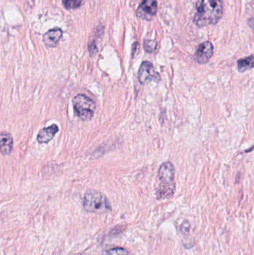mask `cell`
Listing matches in <instances>:
<instances>
[{"label": "cell", "instance_id": "1", "mask_svg": "<svg viewBox=\"0 0 254 255\" xmlns=\"http://www.w3.org/2000/svg\"><path fill=\"white\" fill-rule=\"evenodd\" d=\"M223 15V2L222 0H202L197 6L194 16V23L198 27L214 25Z\"/></svg>", "mask_w": 254, "mask_h": 255}, {"label": "cell", "instance_id": "2", "mask_svg": "<svg viewBox=\"0 0 254 255\" xmlns=\"http://www.w3.org/2000/svg\"><path fill=\"white\" fill-rule=\"evenodd\" d=\"M174 166L170 162L163 163L158 170L157 197L160 200L171 197L175 191Z\"/></svg>", "mask_w": 254, "mask_h": 255}, {"label": "cell", "instance_id": "3", "mask_svg": "<svg viewBox=\"0 0 254 255\" xmlns=\"http://www.w3.org/2000/svg\"><path fill=\"white\" fill-rule=\"evenodd\" d=\"M83 206L85 211L95 214H104L111 210L107 198L95 190H89L84 197Z\"/></svg>", "mask_w": 254, "mask_h": 255}, {"label": "cell", "instance_id": "4", "mask_svg": "<svg viewBox=\"0 0 254 255\" xmlns=\"http://www.w3.org/2000/svg\"><path fill=\"white\" fill-rule=\"evenodd\" d=\"M73 108L76 115L82 121H90L94 116L95 104L89 97L84 94L76 96L73 100Z\"/></svg>", "mask_w": 254, "mask_h": 255}, {"label": "cell", "instance_id": "5", "mask_svg": "<svg viewBox=\"0 0 254 255\" xmlns=\"http://www.w3.org/2000/svg\"><path fill=\"white\" fill-rule=\"evenodd\" d=\"M158 10L157 0H143L137 10V16L144 20H152Z\"/></svg>", "mask_w": 254, "mask_h": 255}, {"label": "cell", "instance_id": "6", "mask_svg": "<svg viewBox=\"0 0 254 255\" xmlns=\"http://www.w3.org/2000/svg\"><path fill=\"white\" fill-rule=\"evenodd\" d=\"M156 78L157 79H160V76L155 71L153 64L149 61H143L138 72V79L140 83L144 85Z\"/></svg>", "mask_w": 254, "mask_h": 255}, {"label": "cell", "instance_id": "7", "mask_svg": "<svg viewBox=\"0 0 254 255\" xmlns=\"http://www.w3.org/2000/svg\"><path fill=\"white\" fill-rule=\"evenodd\" d=\"M213 54V46L210 42L201 43L197 49L195 59L199 64H206L210 61Z\"/></svg>", "mask_w": 254, "mask_h": 255}, {"label": "cell", "instance_id": "8", "mask_svg": "<svg viewBox=\"0 0 254 255\" xmlns=\"http://www.w3.org/2000/svg\"><path fill=\"white\" fill-rule=\"evenodd\" d=\"M62 34L63 31L61 28H53L44 34L43 37V43L47 47H55L61 40Z\"/></svg>", "mask_w": 254, "mask_h": 255}, {"label": "cell", "instance_id": "9", "mask_svg": "<svg viewBox=\"0 0 254 255\" xmlns=\"http://www.w3.org/2000/svg\"><path fill=\"white\" fill-rule=\"evenodd\" d=\"M58 130L59 128H58V126L55 125V124L51 127L42 129L37 135V141L40 143H47L53 139Z\"/></svg>", "mask_w": 254, "mask_h": 255}, {"label": "cell", "instance_id": "10", "mask_svg": "<svg viewBox=\"0 0 254 255\" xmlns=\"http://www.w3.org/2000/svg\"><path fill=\"white\" fill-rule=\"evenodd\" d=\"M13 138L10 133H0V153L4 155L10 154L13 148Z\"/></svg>", "mask_w": 254, "mask_h": 255}, {"label": "cell", "instance_id": "11", "mask_svg": "<svg viewBox=\"0 0 254 255\" xmlns=\"http://www.w3.org/2000/svg\"><path fill=\"white\" fill-rule=\"evenodd\" d=\"M254 65V55L246 57L245 58H242L238 61L237 63V67L240 73H244L249 70H252Z\"/></svg>", "mask_w": 254, "mask_h": 255}, {"label": "cell", "instance_id": "12", "mask_svg": "<svg viewBox=\"0 0 254 255\" xmlns=\"http://www.w3.org/2000/svg\"><path fill=\"white\" fill-rule=\"evenodd\" d=\"M85 2V0H62L63 4L68 10L80 7Z\"/></svg>", "mask_w": 254, "mask_h": 255}, {"label": "cell", "instance_id": "13", "mask_svg": "<svg viewBox=\"0 0 254 255\" xmlns=\"http://www.w3.org/2000/svg\"><path fill=\"white\" fill-rule=\"evenodd\" d=\"M143 46H144V49L146 52H149V53H152V52L156 50L158 44H157V42L155 41V40H146L144 41Z\"/></svg>", "mask_w": 254, "mask_h": 255}, {"label": "cell", "instance_id": "14", "mask_svg": "<svg viewBox=\"0 0 254 255\" xmlns=\"http://www.w3.org/2000/svg\"><path fill=\"white\" fill-rule=\"evenodd\" d=\"M104 255H129V254L125 249L118 247V248L107 250L104 253Z\"/></svg>", "mask_w": 254, "mask_h": 255}]
</instances>
